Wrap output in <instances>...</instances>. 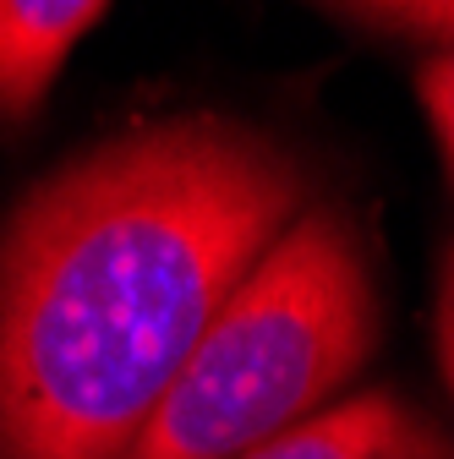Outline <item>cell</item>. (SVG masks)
I'll return each mask as SVG.
<instances>
[{"label":"cell","instance_id":"277c9868","mask_svg":"<svg viewBox=\"0 0 454 459\" xmlns=\"http://www.w3.org/2000/svg\"><path fill=\"white\" fill-rule=\"evenodd\" d=\"M241 459H449V454L422 421H411L400 399L362 394L334 411L307 416L301 427L279 432L274 443Z\"/></svg>","mask_w":454,"mask_h":459},{"label":"cell","instance_id":"6da1fadb","mask_svg":"<svg viewBox=\"0 0 454 459\" xmlns=\"http://www.w3.org/2000/svg\"><path fill=\"white\" fill-rule=\"evenodd\" d=\"M296 203V159L224 115L44 176L0 236V459H121Z\"/></svg>","mask_w":454,"mask_h":459},{"label":"cell","instance_id":"7a4b0ae2","mask_svg":"<svg viewBox=\"0 0 454 459\" xmlns=\"http://www.w3.org/2000/svg\"><path fill=\"white\" fill-rule=\"evenodd\" d=\"M372 344V279L351 224L312 208L203 328L121 459H241L318 416Z\"/></svg>","mask_w":454,"mask_h":459},{"label":"cell","instance_id":"3957f363","mask_svg":"<svg viewBox=\"0 0 454 459\" xmlns=\"http://www.w3.org/2000/svg\"><path fill=\"white\" fill-rule=\"evenodd\" d=\"M104 17L99 0H0V126L22 132L77 39Z\"/></svg>","mask_w":454,"mask_h":459},{"label":"cell","instance_id":"8992f818","mask_svg":"<svg viewBox=\"0 0 454 459\" xmlns=\"http://www.w3.org/2000/svg\"><path fill=\"white\" fill-rule=\"evenodd\" d=\"M438 351H443V372H449V388H454V263H449L443 301H438Z\"/></svg>","mask_w":454,"mask_h":459},{"label":"cell","instance_id":"5b68a950","mask_svg":"<svg viewBox=\"0 0 454 459\" xmlns=\"http://www.w3.org/2000/svg\"><path fill=\"white\" fill-rule=\"evenodd\" d=\"M328 17L356 22L383 39H411L427 49L416 66V88L438 132L443 164L454 176V0H372V6H328Z\"/></svg>","mask_w":454,"mask_h":459}]
</instances>
